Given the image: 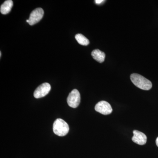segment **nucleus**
Returning <instances> with one entry per match:
<instances>
[{"mask_svg": "<svg viewBox=\"0 0 158 158\" xmlns=\"http://www.w3.org/2000/svg\"><path fill=\"white\" fill-rule=\"evenodd\" d=\"M131 80L136 87L142 90H148L152 88V82L138 74H132L131 75Z\"/></svg>", "mask_w": 158, "mask_h": 158, "instance_id": "obj_1", "label": "nucleus"}, {"mask_svg": "<svg viewBox=\"0 0 158 158\" xmlns=\"http://www.w3.org/2000/svg\"><path fill=\"white\" fill-rule=\"evenodd\" d=\"M69 126L66 122L62 118H57L53 126L54 133L59 136L66 135L69 131Z\"/></svg>", "mask_w": 158, "mask_h": 158, "instance_id": "obj_2", "label": "nucleus"}, {"mask_svg": "<svg viewBox=\"0 0 158 158\" xmlns=\"http://www.w3.org/2000/svg\"><path fill=\"white\" fill-rule=\"evenodd\" d=\"M67 103L71 107L76 108L81 102V95L77 89H73L69 93L67 99Z\"/></svg>", "mask_w": 158, "mask_h": 158, "instance_id": "obj_3", "label": "nucleus"}, {"mask_svg": "<svg viewBox=\"0 0 158 158\" xmlns=\"http://www.w3.org/2000/svg\"><path fill=\"white\" fill-rule=\"evenodd\" d=\"M94 109L97 112L104 115H109L113 112L111 105L105 101L98 102L95 106Z\"/></svg>", "mask_w": 158, "mask_h": 158, "instance_id": "obj_4", "label": "nucleus"}, {"mask_svg": "<svg viewBox=\"0 0 158 158\" xmlns=\"http://www.w3.org/2000/svg\"><path fill=\"white\" fill-rule=\"evenodd\" d=\"M51 89L50 85L48 83H44L40 85L35 90L34 96L36 98H40L47 95Z\"/></svg>", "mask_w": 158, "mask_h": 158, "instance_id": "obj_5", "label": "nucleus"}, {"mask_svg": "<svg viewBox=\"0 0 158 158\" xmlns=\"http://www.w3.org/2000/svg\"><path fill=\"white\" fill-rule=\"evenodd\" d=\"M44 14L43 9L41 8H37L34 9L30 14L29 17L28 23L32 26L39 22L42 19Z\"/></svg>", "mask_w": 158, "mask_h": 158, "instance_id": "obj_6", "label": "nucleus"}, {"mask_svg": "<svg viewBox=\"0 0 158 158\" xmlns=\"http://www.w3.org/2000/svg\"><path fill=\"white\" fill-rule=\"evenodd\" d=\"M133 134L134 136L132 138L133 142L141 145L146 144L147 142V137L145 134L137 130H134L133 131Z\"/></svg>", "mask_w": 158, "mask_h": 158, "instance_id": "obj_7", "label": "nucleus"}, {"mask_svg": "<svg viewBox=\"0 0 158 158\" xmlns=\"http://www.w3.org/2000/svg\"><path fill=\"white\" fill-rule=\"evenodd\" d=\"M13 3L11 0H7L5 1L1 6L0 11L3 15L8 14L11 11V8L13 7Z\"/></svg>", "mask_w": 158, "mask_h": 158, "instance_id": "obj_8", "label": "nucleus"}, {"mask_svg": "<svg viewBox=\"0 0 158 158\" xmlns=\"http://www.w3.org/2000/svg\"><path fill=\"white\" fill-rule=\"evenodd\" d=\"M91 56L94 59L100 63L103 62L106 57L105 53L98 49H95L92 51Z\"/></svg>", "mask_w": 158, "mask_h": 158, "instance_id": "obj_9", "label": "nucleus"}, {"mask_svg": "<svg viewBox=\"0 0 158 158\" xmlns=\"http://www.w3.org/2000/svg\"><path fill=\"white\" fill-rule=\"evenodd\" d=\"M75 38L79 44L84 46L88 45L90 43L89 40L81 34H77Z\"/></svg>", "mask_w": 158, "mask_h": 158, "instance_id": "obj_10", "label": "nucleus"}, {"mask_svg": "<svg viewBox=\"0 0 158 158\" xmlns=\"http://www.w3.org/2000/svg\"><path fill=\"white\" fill-rule=\"evenodd\" d=\"M103 2H105L103 0H96V1H95V3L97 4H101V3H102Z\"/></svg>", "mask_w": 158, "mask_h": 158, "instance_id": "obj_11", "label": "nucleus"}, {"mask_svg": "<svg viewBox=\"0 0 158 158\" xmlns=\"http://www.w3.org/2000/svg\"><path fill=\"white\" fill-rule=\"evenodd\" d=\"M156 144L157 146L158 147V137L156 138Z\"/></svg>", "mask_w": 158, "mask_h": 158, "instance_id": "obj_12", "label": "nucleus"}, {"mask_svg": "<svg viewBox=\"0 0 158 158\" xmlns=\"http://www.w3.org/2000/svg\"><path fill=\"white\" fill-rule=\"evenodd\" d=\"M0 56H1V57L2 56V52H0Z\"/></svg>", "mask_w": 158, "mask_h": 158, "instance_id": "obj_13", "label": "nucleus"}]
</instances>
